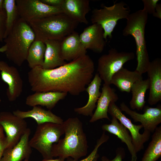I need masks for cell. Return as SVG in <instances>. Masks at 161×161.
<instances>
[{
	"label": "cell",
	"instance_id": "cell-5",
	"mask_svg": "<svg viewBox=\"0 0 161 161\" xmlns=\"http://www.w3.org/2000/svg\"><path fill=\"white\" fill-rule=\"evenodd\" d=\"M148 14L143 9L130 13L122 32L123 35H131L135 39L137 61L135 70L142 75L147 72L150 63L145 35Z\"/></svg>",
	"mask_w": 161,
	"mask_h": 161
},
{
	"label": "cell",
	"instance_id": "cell-15",
	"mask_svg": "<svg viewBox=\"0 0 161 161\" xmlns=\"http://www.w3.org/2000/svg\"><path fill=\"white\" fill-rule=\"evenodd\" d=\"M149 80L148 102L153 106L161 100V59L156 58L150 62L147 72Z\"/></svg>",
	"mask_w": 161,
	"mask_h": 161
},
{
	"label": "cell",
	"instance_id": "cell-16",
	"mask_svg": "<svg viewBox=\"0 0 161 161\" xmlns=\"http://www.w3.org/2000/svg\"><path fill=\"white\" fill-rule=\"evenodd\" d=\"M62 56L65 61H71L86 54V49L80 41L79 35L75 31L61 41Z\"/></svg>",
	"mask_w": 161,
	"mask_h": 161
},
{
	"label": "cell",
	"instance_id": "cell-18",
	"mask_svg": "<svg viewBox=\"0 0 161 161\" xmlns=\"http://www.w3.org/2000/svg\"><path fill=\"white\" fill-rule=\"evenodd\" d=\"M118 99L115 89L112 88L110 85L104 83L101 95L97 101L96 109L89 122L94 123L104 118L110 120L108 115L109 106L111 102L115 103Z\"/></svg>",
	"mask_w": 161,
	"mask_h": 161
},
{
	"label": "cell",
	"instance_id": "cell-2",
	"mask_svg": "<svg viewBox=\"0 0 161 161\" xmlns=\"http://www.w3.org/2000/svg\"><path fill=\"white\" fill-rule=\"evenodd\" d=\"M63 125L64 137L52 145V156L64 160L72 158L77 161L86 155L88 148L82 123L77 117H71L64 121Z\"/></svg>",
	"mask_w": 161,
	"mask_h": 161
},
{
	"label": "cell",
	"instance_id": "cell-41",
	"mask_svg": "<svg viewBox=\"0 0 161 161\" xmlns=\"http://www.w3.org/2000/svg\"><path fill=\"white\" fill-rule=\"evenodd\" d=\"M99 157V155L93 161H97V159Z\"/></svg>",
	"mask_w": 161,
	"mask_h": 161
},
{
	"label": "cell",
	"instance_id": "cell-37",
	"mask_svg": "<svg viewBox=\"0 0 161 161\" xmlns=\"http://www.w3.org/2000/svg\"><path fill=\"white\" fill-rule=\"evenodd\" d=\"M5 136L4 133V130L2 126L0 125V138Z\"/></svg>",
	"mask_w": 161,
	"mask_h": 161
},
{
	"label": "cell",
	"instance_id": "cell-7",
	"mask_svg": "<svg viewBox=\"0 0 161 161\" xmlns=\"http://www.w3.org/2000/svg\"><path fill=\"white\" fill-rule=\"evenodd\" d=\"M123 1L115 3L109 7L103 6L100 9H94L92 11L91 20L93 24L100 25L104 31V38L106 41L111 39L112 33L120 19H126L130 14V10Z\"/></svg>",
	"mask_w": 161,
	"mask_h": 161
},
{
	"label": "cell",
	"instance_id": "cell-1",
	"mask_svg": "<svg viewBox=\"0 0 161 161\" xmlns=\"http://www.w3.org/2000/svg\"><path fill=\"white\" fill-rule=\"evenodd\" d=\"M94 71L93 61L86 54L57 68L36 66L28 72V79L34 92H62L76 96L85 91Z\"/></svg>",
	"mask_w": 161,
	"mask_h": 161
},
{
	"label": "cell",
	"instance_id": "cell-29",
	"mask_svg": "<svg viewBox=\"0 0 161 161\" xmlns=\"http://www.w3.org/2000/svg\"><path fill=\"white\" fill-rule=\"evenodd\" d=\"M3 7L6 17L4 39L8 35L15 23L20 17L15 0H4Z\"/></svg>",
	"mask_w": 161,
	"mask_h": 161
},
{
	"label": "cell",
	"instance_id": "cell-25",
	"mask_svg": "<svg viewBox=\"0 0 161 161\" xmlns=\"http://www.w3.org/2000/svg\"><path fill=\"white\" fill-rule=\"evenodd\" d=\"M143 79L142 74L136 70L131 71L123 67L113 75L110 83L122 92L129 93L133 84Z\"/></svg>",
	"mask_w": 161,
	"mask_h": 161
},
{
	"label": "cell",
	"instance_id": "cell-33",
	"mask_svg": "<svg viewBox=\"0 0 161 161\" xmlns=\"http://www.w3.org/2000/svg\"><path fill=\"white\" fill-rule=\"evenodd\" d=\"M6 14L5 11H0V40L2 42L4 40L6 24Z\"/></svg>",
	"mask_w": 161,
	"mask_h": 161
},
{
	"label": "cell",
	"instance_id": "cell-22",
	"mask_svg": "<svg viewBox=\"0 0 161 161\" xmlns=\"http://www.w3.org/2000/svg\"><path fill=\"white\" fill-rule=\"evenodd\" d=\"M13 113L22 119L32 118L35 120L37 125L46 123L62 124L64 122L61 117L53 113L50 110H46L38 106L33 107L30 110L23 111L17 109Z\"/></svg>",
	"mask_w": 161,
	"mask_h": 161
},
{
	"label": "cell",
	"instance_id": "cell-27",
	"mask_svg": "<svg viewBox=\"0 0 161 161\" xmlns=\"http://www.w3.org/2000/svg\"><path fill=\"white\" fill-rule=\"evenodd\" d=\"M153 132L141 161H157L161 157V126Z\"/></svg>",
	"mask_w": 161,
	"mask_h": 161
},
{
	"label": "cell",
	"instance_id": "cell-4",
	"mask_svg": "<svg viewBox=\"0 0 161 161\" xmlns=\"http://www.w3.org/2000/svg\"><path fill=\"white\" fill-rule=\"evenodd\" d=\"M33 31L35 40H62L74 31L78 23L63 13L53 15L28 23Z\"/></svg>",
	"mask_w": 161,
	"mask_h": 161
},
{
	"label": "cell",
	"instance_id": "cell-10",
	"mask_svg": "<svg viewBox=\"0 0 161 161\" xmlns=\"http://www.w3.org/2000/svg\"><path fill=\"white\" fill-rule=\"evenodd\" d=\"M0 125L6 134V148H11L16 145L28 128L24 119L8 111L0 112Z\"/></svg>",
	"mask_w": 161,
	"mask_h": 161
},
{
	"label": "cell",
	"instance_id": "cell-19",
	"mask_svg": "<svg viewBox=\"0 0 161 161\" xmlns=\"http://www.w3.org/2000/svg\"><path fill=\"white\" fill-rule=\"evenodd\" d=\"M63 13L78 23L87 24L86 14L90 10L88 0H64L61 7Z\"/></svg>",
	"mask_w": 161,
	"mask_h": 161
},
{
	"label": "cell",
	"instance_id": "cell-44",
	"mask_svg": "<svg viewBox=\"0 0 161 161\" xmlns=\"http://www.w3.org/2000/svg\"><path fill=\"white\" fill-rule=\"evenodd\" d=\"M0 42H1L0 40Z\"/></svg>",
	"mask_w": 161,
	"mask_h": 161
},
{
	"label": "cell",
	"instance_id": "cell-42",
	"mask_svg": "<svg viewBox=\"0 0 161 161\" xmlns=\"http://www.w3.org/2000/svg\"><path fill=\"white\" fill-rule=\"evenodd\" d=\"M23 161H29L28 159H26L24 160Z\"/></svg>",
	"mask_w": 161,
	"mask_h": 161
},
{
	"label": "cell",
	"instance_id": "cell-14",
	"mask_svg": "<svg viewBox=\"0 0 161 161\" xmlns=\"http://www.w3.org/2000/svg\"><path fill=\"white\" fill-rule=\"evenodd\" d=\"M82 44L87 49L100 53L103 50L106 41L104 38V31L102 26L93 24L85 28L79 35Z\"/></svg>",
	"mask_w": 161,
	"mask_h": 161
},
{
	"label": "cell",
	"instance_id": "cell-3",
	"mask_svg": "<svg viewBox=\"0 0 161 161\" xmlns=\"http://www.w3.org/2000/svg\"><path fill=\"white\" fill-rule=\"evenodd\" d=\"M3 40L7 58L21 66L26 60L29 49L35 40V35L29 24L19 18Z\"/></svg>",
	"mask_w": 161,
	"mask_h": 161
},
{
	"label": "cell",
	"instance_id": "cell-17",
	"mask_svg": "<svg viewBox=\"0 0 161 161\" xmlns=\"http://www.w3.org/2000/svg\"><path fill=\"white\" fill-rule=\"evenodd\" d=\"M30 129L28 128L19 141L13 147L6 148L0 161H22L29 159L32 152L29 143Z\"/></svg>",
	"mask_w": 161,
	"mask_h": 161
},
{
	"label": "cell",
	"instance_id": "cell-36",
	"mask_svg": "<svg viewBox=\"0 0 161 161\" xmlns=\"http://www.w3.org/2000/svg\"><path fill=\"white\" fill-rule=\"evenodd\" d=\"M153 16L161 19V4L157 3L156 5L154 13L152 14Z\"/></svg>",
	"mask_w": 161,
	"mask_h": 161
},
{
	"label": "cell",
	"instance_id": "cell-24",
	"mask_svg": "<svg viewBox=\"0 0 161 161\" xmlns=\"http://www.w3.org/2000/svg\"><path fill=\"white\" fill-rule=\"evenodd\" d=\"M61 40H47L44 42L46 46L44 63L42 67L51 69L66 64L61 50Z\"/></svg>",
	"mask_w": 161,
	"mask_h": 161
},
{
	"label": "cell",
	"instance_id": "cell-43",
	"mask_svg": "<svg viewBox=\"0 0 161 161\" xmlns=\"http://www.w3.org/2000/svg\"><path fill=\"white\" fill-rule=\"evenodd\" d=\"M1 102V99L0 98V103Z\"/></svg>",
	"mask_w": 161,
	"mask_h": 161
},
{
	"label": "cell",
	"instance_id": "cell-20",
	"mask_svg": "<svg viewBox=\"0 0 161 161\" xmlns=\"http://www.w3.org/2000/svg\"><path fill=\"white\" fill-rule=\"evenodd\" d=\"M101 128L116 136L122 143H125L131 155V161H137V154L132 143V139L128 130L115 117H112L111 123L103 124Z\"/></svg>",
	"mask_w": 161,
	"mask_h": 161
},
{
	"label": "cell",
	"instance_id": "cell-39",
	"mask_svg": "<svg viewBox=\"0 0 161 161\" xmlns=\"http://www.w3.org/2000/svg\"><path fill=\"white\" fill-rule=\"evenodd\" d=\"M4 1V0H0V11L2 12L5 11L3 7Z\"/></svg>",
	"mask_w": 161,
	"mask_h": 161
},
{
	"label": "cell",
	"instance_id": "cell-35",
	"mask_svg": "<svg viewBox=\"0 0 161 161\" xmlns=\"http://www.w3.org/2000/svg\"><path fill=\"white\" fill-rule=\"evenodd\" d=\"M7 141L6 137L0 138V160L6 149Z\"/></svg>",
	"mask_w": 161,
	"mask_h": 161
},
{
	"label": "cell",
	"instance_id": "cell-9",
	"mask_svg": "<svg viewBox=\"0 0 161 161\" xmlns=\"http://www.w3.org/2000/svg\"><path fill=\"white\" fill-rule=\"evenodd\" d=\"M15 1L19 17L28 23L63 13L61 7L48 5L40 0H15Z\"/></svg>",
	"mask_w": 161,
	"mask_h": 161
},
{
	"label": "cell",
	"instance_id": "cell-8",
	"mask_svg": "<svg viewBox=\"0 0 161 161\" xmlns=\"http://www.w3.org/2000/svg\"><path fill=\"white\" fill-rule=\"evenodd\" d=\"M134 58L133 52H119L114 48L110 49L107 54L101 55L98 60L97 71L104 83L110 85L113 75L126 63Z\"/></svg>",
	"mask_w": 161,
	"mask_h": 161
},
{
	"label": "cell",
	"instance_id": "cell-30",
	"mask_svg": "<svg viewBox=\"0 0 161 161\" xmlns=\"http://www.w3.org/2000/svg\"><path fill=\"white\" fill-rule=\"evenodd\" d=\"M109 139V136L106 134L105 131H103L100 137L97 140L94 148L91 153L86 158L77 161H93L97 157L99 156L97 153L99 147L103 144L106 142ZM71 160L68 158L67 161H75L72 159Z\"/></svg>",
	"mask_w": 161,
	"mask_h": 161
},
{
	"label": "cell",
	"instance_id": "cell-13",
	"mask_svg": "<svg viewBox=\"0 0 161 161\" xmlns=\"http://www.w3.org/2000/svg\"><path fill=\"white\" fill-rule=\"evenodd\" d=\"M0 72L2 80L7 85L6 95L10 102L15 101L21 95L23 81L17 69L0 60Z\"/></svg>",
	"mask_w": 161,
	"mask_h": 161
},
{
	"label": "cell",
	"instance_id": "cell-26",
	"mask_svg": "<svg viewBox=\"0 0 161 161\" xmlns=\"http://www.w3.org/2000/svg\"><path fill=\"white\" fill-rule=\"evenodd\" d=\"M149 85L148 78L138 80L133 84L131 89L132 96L129 102L131 109L140 111L143 109L146 103L145 94L147 90L149 89Z\"/></svg>",
	"mask_w": 161,
	"mask_h": 161
},
{
	"label": "cell",
	"instance_id": "cell-34",
	"mask_svg": "<svg viewBox=\"0 0 161 161\" xmlns=\"http://www.w3.org/2000/svg\"><path fill=\"white\" fill-rule=\"evenodd\" d=\"M43 3L50 6L61 7L64 0H40Z\"/></svg>",
	"mask_w": 161,
	"mask_h": 161
},
{
	"label": "cell",
	"instance_id": "cell-21",
	"mask_svg": "<svg viewBox=\"0 0 161 161\" xmlns=\"http://www.w3.org/2000/svg\"><path fill=\"white\" fill-rule=\"evenodd\" d=\"M67 94L54 92H34L27 97L25 103L32 107L38 105L45 106L51 110L59 100L66 97Z\"/></svg>",
	"mask_w": 161,
	"mask_h": 161
},
{
	"label": "cell",
	"instance_id": "cell-11",
	"mask_svg": "<svg viewBox=\"0 0 161 161\" xmlns=\"http://www.w3.org/2000/svg\"><path fill=\"white\" fill-rule=\"evenodd\" d=\"M108 112L112 117H116L119 122L130 132L133 144L137 153L144 148V143L149 140L151 133L145 130L141 134L140 130L143 126L141 124H133L122 112L115 102H111L109 106Z\"/></svg>",
	"mask_w": 161,
	"mask_h": 161
},
{
	"label": "cell",
	"instance_id": "cell-40",
	"mask_svg": "<svg viewBox=\"0 0 161 161\" xmlns=\"http://www.w3.org/2000/svg\"><path fill=\"white\" fill-rule=\"evenodd\" d=\"M6 50V46L4 45L0 48V52H5Z\"/></svg>",
	"mask_w": 161,
	"mask_h": 161
},
{
	"label": "cell",
	"instance_id": "cell-12",
	"mask_svg": "<svg viewBox=\"0 0 161 161\" xmlns=\"http://www.w3.org/2000/svg\"><path fill=\"white\" fill-rule=\"evenodd\" d=\"M121 110L129 115L135 122H140L144 130L153 132L161 123V106L156 107L145 106L144 113L140 114L131 109L124 102L120 105Z\"/></svg>",
	"mask_w": 161,
	"mask_h": 161
},
{
	"label": "cell",
	"instance_id": "cell-31",
	"mask_svg": "<svg viewBox=\"0 0 161 161\" xmlns=\"http://www.w3.org/2000/svg\"><path fill=\"white\" fill-rule=\"evenodd\" d=\"M144 8L143 10L148 14H153L159 0H143Z\"/></svg>",
	"mask_w": 161,
	"mask_h": 161
},
{
	"label": "cell",
	"instance_id": "cell-28",
	"mask_svg": "<svg viewBox=\"0 0 161 161\" xmlns=\"http://www.w3.org/2000/svg\"><path fill=\"white\" fill-rule=\"evenodd\" d=\"M46 46L40 41H34L30 45L27 58L29 67L31 69L37 66H43Z\"/></svg>",
	"mask_w": 161,
	"mask_h": 161
},
{
	"label": "cell",
	"instance_id": "cell-6",
	"mask_svg": "<svg viewBox=\"0 0 161 161\" xmlns=\"http://www.w3.org/2000/svg\"><path fill=\"white\" fill-rule=\"evenodd\" d=\"M64 133L63 124L46 123L37 125L33 136L29 140V144L41 154L44 160L52 159V145L57 143Z\"/></svg>",
	"mask_w": 161,
	"mask_h": 161
},
{
	"label": "cell",
	"instance_id": "cell-32",
	"mask_svg": "<svg viewBox=\"0 0 161 161\" xmlns=\"http://www.w3.org/2000/svg\"><path fill=\"white\" fill-rule=\"evenodd\" d=\"M126 156L125 150L124 148L119 147L117 148L116 150V156L112 159L109 160L105 156H103L101 157V161H123Z\"/></svg>",
	"mask_w": 161,
	"mask_h": 161
},
{
	"label": "cell",
	"instance_id": "cell-38",
	"mask_svg": "<svg viewBox=\"0 0 161 161\" xmlns=\"http://www.w3.org/2000/svg\"><path fill=\"white\" fill-rule=\"evenodd\" d=\"M42 161H64V160H62L59 158L53 159L48 160H43Z\"/></svg>",
	"mask_w": 161,
	"mask_h": 161
},
{
	"label": "cell",
	"instance_id": "cell-23",
	"mask_svg": "<svg viewBox=\"0 0 161 161\" xmlns=\"http://www.w3.org/2000/svg\"><path fill=\"white\" fill-rule=\"evenodd\" d=\"M102 81L98 74L96 73L85 89L89 96L87 103L82 107L75 108V112L84 116H92L93 111L96 107V103L101 95L100 89Z\"/></svg>",
	"mask_w": 161,
	"mask_h": 161
}]
</instances>
